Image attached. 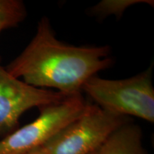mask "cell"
<instances>
[{"instance_id": "cell-4", "label": "cell", "mask_w": 154, "mask_h": 154, "mask_svg": "<svg viewBox=\"0 0 154 154\" xmlns=\"http://www.w3.org/2000/svg\"><path fill=\"white\" fill-rule=\"evenodd\" d=\"M86 104L80 93L42 107L35 120L0 140V154H26L42 147L78 118Z\"/></svg>"}, {"instance_id": "cell-3", "label": "cell", "mask_w": 154, "mask_h": 154, "mask_svg": "<svg viewBox=\"0 0 154 154\" xmlns=\"http://www.w3.org/2000/svg\"><path fill=\"white\" fill-rule=\"evenodd\" d=\"M129 122L128 117L87 103L84 112L43 147L47 154H92L116 130Z\"/></svg>"}, {"instance_id": "cell-1", "label": "cell", "mask_w": 154, "mask_h": 154, "mask_svg": "<svg viewBox=\"0 0 154 154\" xmlns=\"http://www.w3.org/2000/svg\"><path fill=\"white\" fill-rule=\"evenodd\" d=\"M109 53L108 46L75 47L59 41L44 17L30 43L5 69L31 86L69 96L80 94L91 77L111 66Z\"/></svg>"}, {"instance_id": "cell-6", "label": "cell", "mask_w": 154, "mask_h": 154, "mask_svg": "<svg viewBox=\"0 0 154 154\" xmlns=\"http://www.w3.org/2000/svg\"><path fill=\"white\" fill-rule=\"evenodd\" d=\"M142 131L127 123L116 130L95 154H149L143 146Z\"/></svg>"}, {"instance_id": "cell-8", "label": "cell", "mask_w": 154, "mask_h": 154, "mask_svg": "<svg viewBox=\"0 0 154 154\" xmlns=\"http://www.w3.org/2000/svg\"><path fill=\"white\" fill-rule=\"evenodd\" d=\"M146 3L153 5L151 0H103L91 9L92 12L96 16L104 17L109 15H115L116 17H121L126 9L136 4Z\"/></svg>"}, {"instance_id": "cell-9", "label": "cell", "mask_w": 154, "mask_h": 154, "mask_svg": "<svg viewBox=\"0 0 154 154\" xmlns=\"http://www.w3.org/2000/svg\"><path fill=\"white\" fill-rule=\"evenodd\" d=\"M26 154H47V152H46L45 149H44V147L42 146V147H40L38 148V149H36L35 150H34V151L29 152V153H26Z\"/></svg>"}, {"instance_id": "cell-2", "label": "cell", "mask_w": 154, "mask_h": 154, "mask_svg": "<svg viewBox=\"0 0 154 154\" xmlns=\"http://www.w3.org/2000/svg\"><path fill=\"white\" fill-rule=\"evenodd\" d=\"M82 91L108 112L154 122L152 65L143 72L125 79L110 80L94 76L84 84Z\"/></svg>"}, {"instance_id": "cell-5", "label": "cell", "mask_w": 154, "mask_h": 154, "mask_svg": "<svg viewBox=\"0 0 154 154\" xmlns=\"http://www.w3.org/2000/svg\"><path fill=\"white\" fill-rule=\"evenodd\" d=\"M66 97L57 91L27 84L11 76L0 63V134L16 128L29 109L58 103Z\"/></svg>"}, {"instance_id": "cell-7", "label": "cell", "mask_w": 154, "mask_h": 154, "mask_svg": "<svg viewBox=\"0 0 154 154\" xmlns=\"http://www.w3.org/2000/svg\"><path fill=\"white\" fill-rule=\"evenodd\" d=\"M26 17V9L21 0H0V33L17 26Z\"/></svg>"}, {"instance_id": "cell-10", "label": "cell", "mask_w": 154, "mask_h": 154, "mask_svg": "<svg viewBox=\"0 0 154 154\" xmlns=\"http://www.w3.org/2000/svg\"><path fill=\"white\" fill-rule=\"evenodd\" d=\"M96 152H94V153H93L92 154H95V153H96Z\"/></svg>"}]
</instances>
